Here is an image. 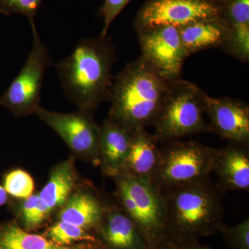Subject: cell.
Here are the masks:
<instances>
[{"mask_svg": "<svg viewBox=\"0 0 249 249\" xmlns=\"http://www.w3.org/2000/svg\"><path fill=\"white\" fill-rule=\"evenodd\" d=\"M211 1H214V2L218 3V4H222L225 0H211Z\"/></svg>", "mask_w": 249, "mask_h": 249, "instance_id": "cell-29", "label": "cell"}, {"mask_svg": "<svg viewBox=\"0 0 249 249\" xmlns=\"http://www.w3.org/2000/svg\"><path fill=\"white\" fill-rule=\"evenodd\" d=\"M35 114L58 134L73 157L100 166V127L93 114L82 110L60 113L40 107Z\"/></svg>", "mask_w": 249, "mask_h": 249, "instance_id": "cell-8", "label": "cell"}, {"mask_svg": "<svg viewBox=\"0 0 249 249\" xmlns=\"http://www.w3.org/2000/svg\"><path fill=\"white\" fill-rule=\"evenodd\" d=\"M75 158L70 156L52 168L49 179L39 196L49 213H56L66 202L69 196L79 183V177L75 165Z\"/></svg>", "mask_w": 249, "mask_h": 249, "instance_id": "cell-19", "label": "cell"}, {"mask_svg": "<svg viewBox=\"0 0 249 249\" xmlns=\"http://www.w3.org/2000/svg\"><path fill=\"white\" fill-rule=\"evenodd\" d=\"M212 173L216 186L223 193L249 191V145L229 142L222 148H214Z\"/></svg>", "mask_w": 249, "mask_h": 249, "instance_id": "cell-13", "label": "cell"}, {"mask_svg": "<svg viewBox=\"0 0 249 249\" xmlns=\"http://www.w3.org/2000/svg\"><path fill=\"white\" fill-rule=\"evenodd\" d=\"M9 201V196L5 191L4 187L0 183V207L4 206Z\"/></svg>", "mask_w": 249, "mask_h": 249, "instance_id": "cell-28", "label": "cell"}, {"mask_svg": "<svg viewBox=\"0 0 249 249\" xmlns=\"http://www.w3.org/2000/svg\"><path fill=\"white\" fill-rule=\"evenodd\" d=\"M96 236L103 249H148L138 229L113 196Z\"/></svg>", "mask_w": 249, "mask_h": 249, "instance_id": "cell-14", "label": "cell"}, {"mask_svg": "<svg viewBox=\"0 0 249 249\" xmlns=\"http://www.w3.org/2000/svg\"><path fill=\"white\" fill-rule=\"evenodd\" d=\"M47 238L61 246L76 245V242H98L96 234L83 228L58 220L47 231Z\"/></svg>", "mask_w": 249, "mask_h": 249, "instance_id": "cell-21", "label": "cell"}, {"mask_svg": "<svg viewBox=\"0 0 249 249\" xmlns=\"http://www.w3.org/2000/svg\"><path fill=\"white\" fill-rule=\"evenodd\" d=\"M155 249H212L202 245L197 239L182 237L167 232Z\"/></svg>", "mask_w": 249, "mask_h": 249, "instance_id": "cell-26", "label": "cell"}, {"mask_svg": "<svg viewBox=\"0 0 249 249\" xmlns=\"http://www.w3.org/2000/svg\"><path fill=\"white\" fill-rule=\"evenodd\" d=\"M206 93L191 82L178 78L169 80L168 89L156 118V138L165 143L186 136L212 132L205 119Z\"/></svg>", "mask_w": 249, "mask_h": 249, "instance_id": "cell-4", "label": "cell"}, {"mask_svg": "<svg viewBox=\"0 0 249 249\" xmlns=\"http://www.w3.org/2000/svg\"><path fill=\"white\" fill-rule=\"evenodd\" d=\"M227 245L231 249H249V220L233 227L223 224L219 230Z\"/></svg>", "mask_w": 249, "mask_h": 249, "instance_id": "cell-25", "label": "cell"}, {"mask_svg": "<svg viewBox=\"0 0 249 249\" xmlns=\"http://www.w3.org/2000/svg\"><path fill=\"white\" fill-rule=\"evenodd\" d=\"M222 4L211 0H150L136 18L137 31L170 26L178 28L191 23L219 17Z\"/></svg>", "mask_w": 249, "mask_h": 249, "instance_id": "cell-9", "label": "cell"}, {"mask_svg": "<svg viewBox=\"0 0 249 249\" xmlns=\"http://www.w3.org/2000/svg\"><path fill=\"white\" fill-rule=\"evenodd\" d=\"M142 55L168 80L178 79L188 55L178 28L160 26L137 31Z\"/></svg>", "mask_w": 249, "mask_h": 249, "instance_id": "cell-10", "label": "cell"}, {"mask_svg": "<svg viewBox=\"0 0 249 249\" xmlns=\"http://www.w3.org/2000/svg\"><path fill=\"white\" fill-rule=\"evenodd\" d=\"M161 191L168 232L197 240L219 232L224 224V193L210 179Z\"/></svg>", "mask_w": 249, "mask_h": 249, "instance_id": "cell-3", "label": "cell"}, {"mask_svg": "<svg viewBox=\"0 0 249 249\" xmlns=\"http://www.w3.org/2000/svg\"><path fill=\"white\" fill-rule=\"evenodd\" d=\"M221 16L230 27L229 40L222 48L241 61L249 59V0H225Z\"/></svg>", "mask_w": 249, "mask_h": 249, "instance_id": "cell-18", "label": "cell"}, {"mask_svg": "<svg viewBox=\"0 0 249 249\" xmlns=\"http://www.w3.org/2000/svg\"><path fill=\"white\" fill-rule=\"evenodd\" d=\"M34 43L27 61L9 88L0 97V106L16 117L35 114L40 107L42 82L52 64L48 49L41 40L36 27L32 28Z\"/></svg>", "mask_w": 249, "mask_h": 249, "instance_id": "cell-7", "label": "cell"}, {"mask_svg": "<svg viewBox=\"0 0 249 249\" xmlns=\"http://www.w3.org/2000/svg\"><path fill=\"white\" fill-rule=\"evenodd\" d=\"M159 142L146 129L132 131V140L120 175L152 179L160 160Z\"/></svg>", "mask_w": 249, "mask_h": 249, "instance_id": "cell-16", "label": "cell"}, {"mask_svg": "<svg viewBox=\"0 0 249 249\" xmlns=\"http://www.w3.org/2000/svg\"><path fill=\"white\" fill-rule=\"evenodd\" d=\"M206 114L212 132L229 142L249 145L248 105L230 98H215L206 93Z\"/></svg>", "mask_w": 249, "mask_h": 249, "instance_id": "cell-12", "label": "cell"}, {"mask_svg": "<svg viewBox=\"0 0 249 249\" xmlns=\"http://www.w3.org/2000/svg\"><path fill=\"white\" fill-rule=\"evenodd\" d=\"M132 134V130L108 118L100 127V166L105 176L112 178L122 172Z\"/></svg>", "mask_w": 249, "mask_h": 249, "instance_id": "cell-15", "label": "cell"}, {"mask_svg": "<svg viewBox=\"0 0 249 249\" xmlns=\"http://www.w3.org/2000/svg\"><path fill=\"white\" fill-rule=\"evenodd\" d=\"M178 31L188 56L205 49L222 47L230 36V27L222 16L196 21Z\"/></svg>", "mask_w": 249, "mask_h": 249, "instance_id": "cell-17", "label": "cell"}, {"mask_svg": "<svg viewBox=\"0 0 249 249\" xmlns=\"http://www.w3.org/2000/svg\"><path fill=\"white\" fill-rule=\"evenodd\" d=\"M112 178L114 199L135 224L147 248L155 249L168 232L161 189L147 178L124 175Z\"/></svg>", "mask_w": 249, "mask_h": 249, "instance_id": "cell-5", "label": "cell"}, {"mask_svg": "<svg viewBox=\"0 0 249 249\" xmlns=\"http://www.w3.org/2000/svg\"><path fill=\"white\" fill-rule=\"evenodd\" d=\"M42 0H0V14L5 16L20 14L26 16L31 28L36 27L35 18Z\"/></svg>", "mask_w": 249, "mask_h": 249, "instance_id": "cell-24", "label": "cell"}, {"mask_svg": "<svg viewBox=\"0 0 249 249\" xmlns=\"http://www.w3.org/2000/svg\"><path fill=\"white\" fill-rule=\"evenodd\" d=\"M114 60L110 39L99 36L80 41L68 57L55 65L65 94L78 110L93 114L109 100Z\"/></svg>", "mask_w": 249, "mask_h": 249, "instance_id": "cell-1", "label": "cell"}, {"mask_svg": "<svg viewBox=\"0 0 249 249\" xmlns=\"http://www.w3.org/2000/svg\"><path fill=\"white\" fill-rule=\"evenodd\" d=\"M111 199L112 196L100 191L92 183L79 182L57 211L58 220L78 226L96 235Z\"/></svg>", "mask_w": 249, "mask_h": 249, "instance_id": "cell-11", "label": "cell"}, {"mask_svg": "<svg viewBox=\"0 0 249 249\" xmlns=\"http://www.w3.org/2000/svg\"><path fill=\"white\" fill-rule=\"evenodd\" d=\"M2 186L8 196L22 200L34 194L35 181L28 172L16 168L4 174Z\"/></svg>", "mask_w": 249, "mask_h": 249, "instance_id": "cell-23", "label": "cell"}, {"mask_svg": "<svg viewBox=\"0 0 249 249\" xmlns=\"http://www.w3.org/2000/svg\"><path fill=\"white\" fill-rule=\"evenodd\" d=\"M103 249V248H101V249Z\"/></svg>", "mask_w": 249, "mask_h": 249, "instance_id": "cell-30", "label": "cell"}, {"mask_svg": "<svg viewBox=\"0 0 249 249\" xmlns=\"http://www.w3.org/2000/svg\"><path fill=\"white\" fill-rule=\"evenodd\" d=\"M214 148L195 142L172 141L160 148V160L152 181L160 189L209 180Z\"/></svg>", "mask_w": 249, "mask_h": 249, "instance_id": "cell-6", "label": "cell"}, {"mask_svg": "<svg viewBox=\"0 0 249 249\" xmlns=\"http://www.w3.org/2000/svg\"><path fill=\"white\" fill-rule=\"evenodd\" d=\"M98 242H81L79 245L61 246L46 237L30 233L15 222L0 224V249H99Z\"/></svg>", "mask_w": 249, "mask_h": 249, "instance_id": "cell-20", "label": "cell"}, {"mask_svg": "<svg viewBox=\"0 0 249 249\" xmlns=\"http://www.w3.org/2000/svg\"><path fill=\"white\" fill-rule=\"evenodd\" d=\"M168 84L143 57L127 64L112 82L108 119L132 131L153 126Z\"/></svg>", "mask_w": 249, "mask_h": 249, "instance_id": "cell-2", "label": "cell"}, {"mask_svg": "<svg viewBox=\"0 0 249 249\" xmlns=\"http://www.w3.org/2000/svg\"><path fill=\"white\" fill-rule=\"evenodd\" d=\"M130 0H105L102 7L100 9V14L102 16L104 25L101 37H106L111 23L120 14L121 11L127 6Z\"/></svg>", "mask_w": 249, "mask_h": 249, "instance_id": "cell-27", "label": "cell"}, {"mask_svg": "<svg viewBox=\"0 0 249 249\" xmlns=\"http://www.w3.org/2000/svg\"><path fill=\"white\" fill-rule=\"evenodd\" d=\"M18 205V216L27 231L40 227L51 216L38 193H34L27 199H22Z\"/></svg>", "mask_w": 249, "mask_h": 249, "instance_id": "cell-22", "label": "cell"}]
</instances>
